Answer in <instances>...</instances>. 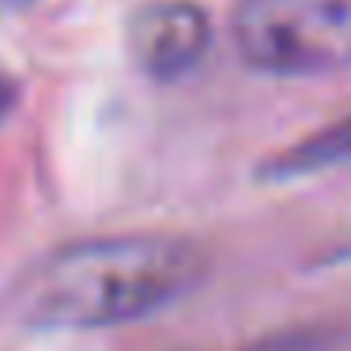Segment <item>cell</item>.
Segmentation results:
<instances>
[{
  "label": "cell",
  "instance_id": "6da1fadb",
  "mask_svg": "<svg viewBox=\"0 0 351 351\" xmlns=\"http://www.w3.org/2000/svg\"><path fill=\"white\" fill-rule=\"evenodd\" d=\"M204 245L182 234H102L53 250L27 272L19 317L31 328L87 332L155 317L204 283Z\"/></svg>",
  "mask_w": 351,
  "mask_h": 351
},
{
  "label": "cell",
  "instance_id": "7a4b0ae2",
  "mask_svg": "<svg viewBox=\"0 0 351 351\" xmlns=\"http://www.w3.org/2000/svg\"><path fill=\"white\" fill-rule=\"evenodd\" d=\"M227 27L234 57L261 76L351 72V0H234Z\"/></svg>",
  "mask_w": 351,
  "mask_h": 351
},
{
  "label": "cell",
  "instance_id": "3957f363",
  "mask_svg": "<svg viewBox=\"0 0 351 351\" xmlns=\"http://www.w3.org/2000/svg\"><path fill=\"white\" fill-rule=\"evenodd\" d=\"M212 49V19L193 0L147 4L129 27V53L159 84L185 80Z\"/></svg>",
  "mask_w": 351,
  "mask_h": 351
},
{
  "label": "cell",
  "instance_id": "277c9868",
  "mask_svg": "<svg viewBox=\"0 0 351 351\" xmlns=\"http://www.w3.org/2000/svg\"><path fill=\"white\" fill-rule=\"evenodd\" d=\"M351 167V114L321 125L317 132L291 140L287 147L265 155L253 170L261 185H291L302 178H321L328 170Z\"/></svg>",
  "mask_w": 351,
  "mask_h": 351
},
{
  "label": "cell",
  "instance_id": "5b68a950",
  "mask_svg": "<svg viewBox=\"0 0 351 351\" xmlns=\"http://www.w3.org/2000/svg\"><path fill=\"white\" fill-rule=\"evenodd\" d=\"M321 343H325V336L317 328H283V332L253 340L242 351H321Z\"/></svg>",
  "mask_w": 351,
  "mask_h": 351
},
{
  "label": "cell",
  "instance_id": "8992f818",
  "mask_svg": "<svg viewBox=\"0 0 351 351\" xmlns=\"http://www.w3.org/2000/svg\"><path fill=\"white\" fill-rule=\"evenodd\" d=\"M321 268H336V265H351V230L340 234L332 245H325V253L317 257Z\"/></svg>",
  "mask_w": 351,
  "mask_h": 351
},
{
  "label": "cell",
  "instance_id": "52a82bcc",
  "mask_svg": "<svg viewBox=\"0 0 351 351\" xmlns=\"http://www.w3.org/2000/svg\"><path fill=\"white\" fill-rule=\"evenodd\" d=\"M16 99H19V87H16V80L0 76V121L8 117V110L16 106Z\"/></svg>",
  "mask_w": 351,
  "mask_h": 351
},
{
  "label": "cell",
  "instance_id": "ba28073f",
  "mask_svg": "<svg viewBox=\"0 0 351 351\" xmlns=\"http://www.w3.org/2000/svg\"><path fill=\"white\" fill-rule=\"evenodd\" d=\"M34 0H0V12H23V8H31Z\"/></svg>",
  "mask_w": 351,
  "mask_h": 351
}]
</instances>
